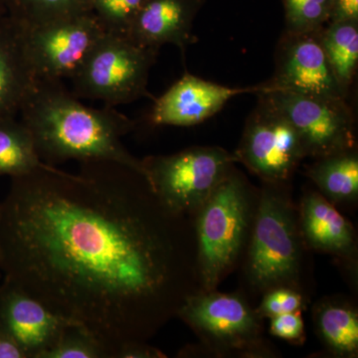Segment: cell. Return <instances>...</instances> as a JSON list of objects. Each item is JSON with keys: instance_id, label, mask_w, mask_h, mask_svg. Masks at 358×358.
Wrapping results in <instances>:
<instances>
[{"instance_id": "1", "label": "cell", "mask_w": 358, "mask_h": 358, "mask_svg": "<svg viewBox=\"0 0 358 358\" xmlns=\"http://www.w3.org/2000/svg\"><path fill=\"white\" fill-rule=\"evenodd\" d=\"M181 216L136 169L110 160L70 173L39 164L0 202V270L117 357L145 343L186 296Z\"/></svg>"}, {"instance_id": "2", "label": "cell", "mask_w": 358, "mask_h": 358, "mask_svg": "<svg viewBox=\"0 0 358 358\" xmlns=\"http://www.w3.org/2000/svg\"><path fill=\"white\" fill-rule=\"evenodd\" d=\"M20 114L43 164L57 166L68 160H110L145 178L143 162L122 141L136 122L114 107H88L61 80L37 78Z\"/></svg>"}, {"instance_id": "3", "label": "cell", "mask_w": 358, "mask_h": 358, "mask_svg": "<svg viewBox=\"0 0 358 358\" xmlns=\"http://www.w3.org/2000/svg\"><path fill=\"white\" fill-rule=\"evenodd\" d=\"M159 53L124 35L105 32L70 78L72 92L114 108L148 96V78Z\"/></svg>"}, {"instance_id": "4", "label": "cell", "mask_w": 358, "mask_h": 358, "mask_svg": "<svg viewBox=\"0 0 358 358\" xmlns=\"http://www.w3.org/2000/svg\"><path fill=\"white\" fill-rule=\"evenodd\" d=\"M141 162L145 178L159 201L182 216L199 211L238 159L221 148L194 147Z\"/></svg>"}, {"instance_id": "5", "label": "cell", "mask_w": 358, "mask_h": 358, "mask_svg": "<svg viewBox=\"0 0 358 358\" xmlns=\"http://www.w3.org/2000/svg\"><path fill=\"white\" fill-rule=\"evenodd\" d=\"M199 211V273L210 291L235 262L243 244L248 196L241 176L232 169Z\"/></svg>"}, {"instance_id": "6", "label": "cell", "mask_w": 358, "mask_h": 358, "mask_svg": "<svg viewBox=\"0 0 358 358\" xmlns=\"http://www.w3.org/2000/svg\"><path fill=\"white\" fill-rule=\"evenodd\" d=\"M261 196L249 253V275L259 288H274L298 274L300 245L293 212L275 183Z\"/></svg>"}, {"instance_id": "7", "label": "cell", "mask_w": 358, "mask_h": 358, "mask_svg": "<svg viewBox=\"0 0 358 358\" xmlns=\"http://www.w3.org/2000/svg\"><path fill=\"white\" fill-rule=\"evenodd\" d=\"M258 103L245 124L237 152L238 162L268 183H282L307 157L299 134L286 115L267 96Z\"/></svg>"}, {"instance_id": "8", "label": "cell", "mask_w": 358, "mask_h": 358, "mask_svg": "<svg viewBox=\"0 0 358 358\" xmlns=\"http://www.w3.org/2000/svg\"><path fill=\"white\" fill-rule=\"evenodd\" d=\"M257 94L267 96L286 115L300 136L307 157L320 159L355 148V115L346 100L282 90Z\"/></svg>"}, {"instance_id": "9", "label": "cell", "mask_w": 358, "mask_h": 358, "mask_svg": "<svg viewBox=\"0 0 358 358\" xmlns=\"http://www.w3.org/2000/svg\"><path fill=\"white\" fill-rule=\"evenodd\" d=\"M22 30L26 52L36 77L61 81L74 75L105 33L92 13L22 27Z\"/></svg>"}, {"instance_id": "10", "label": "cell", "mask_w": 358, "mask_h": 358, "mask_svg": "<svg viewBox=\"0 0 358 358\" xmlns=\"http://www.w3.org/2000/svg\"><path fill=\"white\" fill-rule=\"evenodd\" d=\"M275 65L274 75L260 85L259 92L282 90L334 100L348 99L327 62L319 31H284L275 49Z\"/></svg>"}, {"instance_id": "11", "label": "cell", "mask_w": 358, "mask_h": 358, "mask_svg": "<svg viewBox=\"0 0 358 358\" xmlns=\"http://www.w3.org/2000/svg\"><path fill=\"white\" fill-rule=\"evenodd\" d=\"M176 315L200 336L227 350H252L258 343L259 315L236 294L186 296Z\"/></svg>"}, {"instance_id": "12", "label": "cell", "mask_w": 358, "mask_h": 358, "mask_svg": "<svg viewBox=\"0 0 358 358\" xmlns=\"http://www.w3.org/2000/svg\"><path fill=\"white\" fill-rule=\"evenodd\" d=\"M70 324L13 282L3 280L0 285V331L15 341L26 358H41Z\"/></svg>"}, {"instance_id": "13", "label": "cell", "mask_w": 358, "mask_h": 358, "mask_svg": "<svg viewBox=\"0 0 358 358\" xmlns=\"http://www.w3.org/2000/svg\"><path fill=\"white\" fill-rule=\"evenodd\" d=\"M258 86L231 88L185 73L155 100L148 115L154 127H192L204 122L223 109L231 99L242 94H256Z\"/></svg>"}, {"instance_id": "14", "label": "cell", "mask_w": 358, "mask_h": 358, "mask_svg": "<svg viewBox=\"0 0 358 358\" xmlns=\"http://www.w3.org/2000/svg\"><path fill=\"white\" fill-rule=\"evenodd\" d=\"M203 6L204 0H145L128 37L157 50L174 45L185 55L187 47L196 42L193 24Z\"/></svg>"}, {"instance_id": "15", "label": "cell", "mask_w": 358, "mask_h": 358, "mask_svg": "<svg viewBox=\"0 0 358 358\" xmlns=\"http://www.w3.org/2000/svg\"><path fill=\"white\" fill-rule=\"evenodd\" d=\"M37 77L24 43L20 23L4 13L0 15V117L20 114Z\"/></svg>"}, {"instance_id": "16", "label": "cell", "mask_w": 358, "mask_h": 358, "mask_svg": "<svg viewBox=\"0 0 358 358\" xmlns=\"http://www.w3.org/2000/svg\"><path fill=\"white\" fill-rule=\"evenodd\" d=\"M301 229L313 248L345 257L355 251L352 225L319 193H308L303 197Z\"/></svg>"}, {"instance_id": "17", "label": "cell", "mask_w": 358, "mask_h": 358, "mask_svg": "<svg viewBox=\"0 0 358 358\" xmlns=\"http://www.w3.org/2000/svg\"><path fill=\"white\" fill-rule=\"evenodd\" d=\"M307 174L329 201H353L358 195V157L355 148L317 159Z\"/></svg>"}, {"instance_id": "18", "label": "cell", "mask_w": 358, "mask_h": 358, "mask_svg": "<svg viewBox=\"0 0 358 358\" xmlns=\"http://www.w3.org/2000/svg\"><path fill=\"white\" fill-rule=\"evenodd\" d=\"M319 40L336 81L348 95L358 67V21H329L320 30Z\"/></svg>"}, {"instance_id": "19", "label": "cell", "mask_w": 358, "mask_h": 358, "mask_svg": "<svg viewBox=\"0 0 358 358\" xmlns=\"http://www.w3.org/2000/svg\"><path fill=\"white\" fill-rule=\"evenodd\" d=\"M32 134L16 117H0V176L31 173L41 164Z\"/></svg>"}, {"instance_id": "20", "label": "cell", "mask_w": 358, "mask_h": 358, "mask_svg": "<svg viewBox=\"0 0 358 358\" xmlns=\"http://www.w3.org/2000/svg\"><path fill=\"white\" fill-rule=\"evenodd\" d=\"M317 326L331 350L339 355L353 357L358 350V319L352 308L327 305L320 308Z\"/></svg>"}, {"instance_id": "21", "label": "cell", "mask_w": 358, "mask_h": 358, "mask_svg": "<svg viewBox=\"0 0 358 358\" xmlns=\"http://www.w3.org/2000/svg\"><path fill=\"white\" fill-rule=\"evenodd\" d=\"M92 0H6V13L22 27L91 13Z\"/></svg>"}, {"instance_id": "22", "label": "cell", "mask_w": 358, "mask_h": 358, "mask_svg": "<svg viewBox=\"0 0 358 358\" xmlns=\"http://www.w3.org/2000/svg\"><path fill=\"white\" fill-rule=\"evenodd\" d=\"M285 10V31H320L331 20L333 0H282Z\"/></svg>"}, {"instance_id": "23", "label": "cell", "mask_w": 358, "mask_h": 358, "mask_svg": "<svg viewBox=\"0 0 358 358\" xmlns=\"http://www.w3.org/2000/svg\"><path fill=\"white\" fill-rule=\"evenodd\" d=\"M41 358H110L109 350L85 327L70 324Z\"/></svg>"}, {"instance_id": "24", "label": "cell", "mask_w": 358, "mask_h": 358, "mask_svg": "<svg viewBox=\"0 0 358 358\" xmlns=\"http://www.w3.org/2000/svg\"><path fill=\"white\" fill-rule=\"evenodd\" d=\"M145 0H92L91 13L103 31L128 36Z\"/></svg>"}, {"instance_id": "25", "label": "cell", "mask_w": 358, "mask_h": 358, "mask_svg": "<svg viewBox=\"0 0 358 358\" xmlns=\"http://www.w3.org/2000/svg\"><path fill=\"white\" fill-rule=\"evenodd\" d=\"M301 307V296L291 289L277 288L266 294L257 315L274 317L284 313L298 312Z\"/></svg>"}, {"instance_id": "26", "label": "cell", "mask_w": 358, "mask_h": 358, "mask_svg": "<svg viewBox=\"0 0 358 358\" xmlns=\"http://www.w3.org/2000/svg\"><path fill=\"white\" fill-rule=\"evenodd\" d=\"M271 319V334L273 336L287 341H300L303 338V322L299 310Z\"/></svg>"}, {"instance_id": "27", "label": "cell", "mask_w": 358, "mask_h": 358, "mask_svg": "<svg viewBox=\"0 0 358 358\" xmlns=\"http://www.w3.org/2000/svg\"><path fill=\"white\" fill-rule=\"evenodd\" d=\"M119 358H162L166 357L164 353L148 345L145 343H133L124 345L117 352Z\"/></svg>"}, {"instance_id": "28", "label": "cell", "mask_w": 358, "mask_h": 358, "mask_svg": "<svg viewBox=\"0 0 358 358\" xmlns=\"http://www.w3.org/2000/svg\"><path fill=\"white\" fill-rule=\"evenodd\" d=\"M329 21H358V0H333Z\"/></svg>"}, {"instance_id": "29", "label": "cell", "mask_w": 358, "mask_h": 358, "mask_svg": "<svg viewBox=\"0 0 358 358\" xmlns=\"http://www.w3.org/2000/svg\"><path fill=\"white\" fill-rule=\"evenodd\" d=\"M0 358H26L20 346L10 336L0 331Z\"/></svg>"}, {"instance_id": "30", "label": "cell", "mask_w": 358, "mask_h": 358, "mask_svg": "<svg viewBox=\"0 0 358 358\" xmlns=\"http://www.w3.org/2000/svg\"><path fill=\"white\" fill-rule=\"evenodd\" d=\"M6 13V0H0V15Z\"/></svg>"}, {"instance_id": "31", "label": "cell", "mask_w": 358, "mask_h": 358, "mask_svg": "<svg viewBox=\"0 0 358 358\" xmlns=\"http://www.w3.org/2000/svg\"><path fill=\"white\" fill-rule=\"evenodd\" d=\"M0 273H1V270H0Z\"/></svg>"}]
</instances>
